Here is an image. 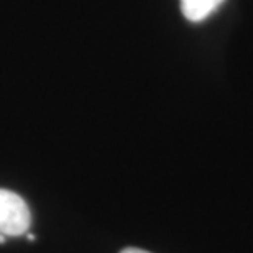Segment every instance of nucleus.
I'll use <instances>...</instances> for the list:
<instances>
[{
	"label": "nucleus",
	"mask_w": 253,
	"mask_h": 253,
	"mask_svg": "<svg viewBox=\"0 0 253 253\" xmlns=\"http://www.w3.org/2000/svg\"><path fill=\"white\" fill-rule=\"evenodd\" d=\"M32 215L28 204L17 192L0 188V234L20 237L28 232Z\"/></svg>",
	"instance_id": "1"
},
{
	"label": "nucleus",
	"mask_w": 253,
	"mask_h": 253,
	"mask_svg": "<svg viewBox=\"0 0 253 253\" xmlns=\"http://www.w3.org/2000/svg\"><path fill=\"white\" fill-rule=\"evenodd\" d=\"M183 15L189 22H202L207 18L224 0H179Z\"/></svg>",
	"instance_id": "2"
},
{
	"label": "nucleus",
	"mask_w": 253,
	"mask_h": 253,
	"mask_svg": "<svg viewBox=\"0 0 253 253\" xmlns=\"http://www.w3.org/2000/svg\"><path fill=\"white\" fill-rule=\"evenodd\" d=\"M120 253H150V252L141 250V249H133V247H130V249H124Z\"/></svg>",
	"instance_id": "3"
},
{
	"label": "nucleus",
	"mask_w": 253,
	"mask_h": 253,
	"mask_svg": "<svg viewBox=\"0 0 253 253\" xmlns=\"http://www.w3.org/2000/svg\"><path fill=\"white\" fill-rule=\"evenodd\" d=\"M3 244H5V235L0 234V245H3Z\"/></svg>",
	"instance_id": "4"
},
{
	"label": "nucleus",
	"mask_w": 253,
	"mask_h": 253,
	"mask_svg": "<svg viewBox=\"0 0 253 253\" xmlns=\"http://www.w3.org/2000/svg\"><path fill=\"white\" fill-rule=\"evenodd\" d=\"M27 239H28L30 242H33V240H35V237H33L32 234H28V232H27Z\"/></svg>",
	"instance_id": "5"
}]
</instances>
